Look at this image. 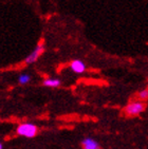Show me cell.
<instances>
[{"label":"cell","mask_w":148,"mask_h":149,"mask_svg":"<svg viewBox=\"0 0 148 149\" xmlns=\"http://www.w3.org/2000/svg\"><path fill=\"white\" fill-rule=\"evenodd\" d=\"M146 109V104L141 100H133L124 108V113L128 118H134L140 115Z\"/></svg>","instance_id":"6da1fadb"},{"label":"cell","mask_w":148,"mask_h":149,"mask_svg":"<svg viewBox=\"0 0 148 149\" xmlns=\"http://www.w3.org/2000/svg\"><path fill=\"white\" fill-rule=\"evenodd\" d=\"M17 134L20 136H24V138H35L38 133V128L37 126L33 125L31 123H24V124H20L19 126L17 127L16 129Z\"/></svg>","instance_id":"7a4b0ae2"},{"label":"cell","mask_w":148,"mask_h":149,"mask_svg":"<svg viewBox=\"0 0 148 149\" xmlns=\"http://www.w3.org/2000/svg\"><path fill=\"white\" fill-rule=\"evenodd\" d=\"M43 51H45V45H43V41L41 40V41H40V42L36 46V48L34 49V51L32 52L31 54H29L28 56H27V58L24 59V63H26L27 65L34 63L35 61L39 58L40 55L43 53Z\"/></svg>","instance_id":"3957f363"},{"label":"cell","mask_w":148,"mask_h":149,"mask_svg":"<svg viewBox=\"0 0 148 149\" xmlns=\"http://www.w3.org/2000/svg\"><path fill=\"white\" fill-rule=\"evenodd\" d=\"M70 68H71V70L74 72V73H78V74H80V73H84L86 70V65L84 63V61H82V60L80 59H74L71 61V63H70Z\"/></svg>","instance_id":"277c9868"},{"label":"cell","mask_w":148,"mask_h":149,"mask_svg":"<svg viewBox=\"0 0 148 149\" xmlns=\"http://www.w3.org/2000/svg\"><path fill=\"white\" fill-rule=\"evenodd\" d=\"M82 147L84 149H101L100 144L93 139L87 138L82 142Z\"/></svg>","instance_id":"5b68a950"},{"label":"cell","mask_w":148,"mask_h":149,"mask_svg":"<svg viewBox=\"0 0 148 149\" xmlns=\"http://www.w3.org/2000/svg\"><path fill=\"white\" fill-rule=\"evenodd\" d=\"M43 85L46 87H50V88H57L61 85V81L57 78H47L43 80Z\"/></svg>","instance_id":"8992f818"},{"label":"cell","mask_w":148,"mask_h":149,"mask_svg":"<svg viewBox=\"0 0 148 149\" xmlns=\"http://www.w3.org/2000/svg\"><path fill=\"white\" fill-rule=\"evenodd\" d=\"M137 97L138 100H141V102H145L148 100V89L141 90L137 93Z\"/></svg>","instance_id":"52a82bcc"},{"label":"cell","mask_w":148,"mask_h":149,"mask_svg":"<svg viewBox=\"0 0 148 149\" xmlns=\"http://www.w3.org/2000/svg\"><path fill=\"white\" fill-rule=\"evenodd\" d=\"M30 80H31V76L29 74H21L19 77H18V83H19L20 85H26Z\"/></svg>","instance_id":"ba28073f"},{"label":"cell","mask_w":148,"mask_h":149,"mask_svg":"<svg viewBox=\"0 0 148 149\" xmlns=\"http://www.w3.org/2000/svg\"><path fill=\"white\" fill-rule=\"evenodd\" d=\"M147 89H148V88H147Z\"/></svg>","instance_id":"9c48e42d"}]
</instances>
